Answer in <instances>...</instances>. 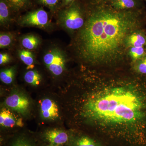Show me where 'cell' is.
<instances>
[{
	"instance_id": "603a6c76",
	"label": "cell",
	"mask_w": 146,
	"mask_h": 146,
	"mask_svg": "<svg viewBox=\"0 0 146 146\" xmlns=\"http://www.w3.org/2000/svg\"><path fill=\"white\" fill-rule=\"evenodd\" d=\"M11 146H33L29 142L24 139H18Z\"/></svg>"
},
{
	"instance_id": "7a4b0ae2",
	"label": "cell",
	"mask_w": 146,
	"mask_h": 146,
	"mask_svg": "<svg viewBox=\"0 0 146 146\" xmlns=\"http://www.w3.org/2000/svg\"><path fill=\"white\" fill-rule=\"evenodd\" d=\"M86 8L83 26L76 38V52L87 63H105L119 57L138 26L139 13L118 10L102 1Z\"/></svg>"
},
{
	"instance_id": "cb8c5ba5",
	"label": "cell",
	"mask_w": 146,
	"mask_h": 146,
	"mask_svg": "<svg viewBox=\"0 0 146 146\" xmlns=\"http://www.w3.org/2000/svg\"><path fill=\"white\" fill-rule=\"evenodd\" d=\"M10 60V56L7 54H0V64L1 65L8 63Z\"/></svg>"
},
{
	"instance_id": "9c48e42d",
	"label": "cell",
	"mask_w": 146,
	"mask_h": 146,
	"mask_svg": "<svg viewBox=\"0 0 146 146\" xmlns=\"http://www.w3.org/2000/svg\"><path fill=\"white\" fill-rule=\"evenodd\" d=\"M71 146H108L94 137L87 135H79L73 138Z\"/></svg>"
},
{
	"instance_id": "d4e9b609",
	"label": "cell",
	"mask_w": 146,
	"mask_h": 146,
	"mask_svg": "<svg viewBox=\"0 0 146 146\" xmlns=\"http://www.w3.org/2000/svg\"><path fill=\"white\" fill-rule=\"evenodd\" d=\"M75 1V0H63L61 9L70 5Z\"/></svg>"
},
{
	"instance_id": "e0dca14e",
	"label": "cell",
	"mask_w": 146,
	"mask_h": 146,
	"mask_svg": "<svg viewBox=\"0 0 146 146\" xmlns=\"http://www.w3.org/2000/svg\"><path fill=\"white\" fill-rule=\"evenodd\" d=\"M24 79L27 83L33 86H37L40 84L42 77L36 71L30 70L26 73Z\"/></svg>"
},
{
	"instance_id": "44dd1931",
	"label": "cell",
	"mask_w": 146,
	"mask_h": 146,
	"mask_svg": "<svg viewBox=\"0 0 146 146\" xmlns=\"http://www.w3.org/2000/svg\"><path fill=\"white\" fill-rule=\"evenodd\" d=\"M129 54L133 60H136L143 57L145 50L143 47H131Z\"/></svg>"
},
{
	"instance_id": "d6986e66",
	"label": "cell",
	"mask_w": 146,
	"mask_h": 146,
	"mask_svg": "<svg viewBox=\"0 0 146 146\" xmlns=\"http://www.w3.org/2000/svg\"><path fill=\"white\" fill-rule=\"evenodd\" d=\"M19 56L21 60L29 67L32 66L34 63V56L28 50H23L20 51Z\"/></svg>"
},
{
	"instance_id": "6da1fadb",
	"label": "cell",
	"mask_w": 146,
	"mask_h": 146,
	"mask_svg": "<svg viewBox=\"0 0 146 146\" xmlns=\"http://www.w3.org/2000/svg\"><path fill=\"white\" fill-rule=\"evenodd\" d=\"M80 119L108 146H146V83H99L86 91Z\"/></svg>"
},
{
	"instance_id": "277c9868",
	"label": "cell",
	"mask_w": 146,
	"mask_h": 146,
	"mask_svg": "<svg viewBox=\"0 0 146 146\" xmlns=\"http://www.w3.org/2000/svg\"><path fill=\"white\" fill-rule=\"evenodd\" d=\"M43 61L48 70L54 76L61 75L65 71L66 54L59 48L54 47L48 50L44 55Z\"/></svg>"
},
{
	"instance_id": "ffe728a7",
	"label": "cell",
	"mask_w": 146,
	"mask_h": 146,
	"mask_svg": "<svg viewBox=\"0 0 146 146\" xmlns=\"http://www.w3.org/2000/svg\"><path fill=\"white\" fill-rule=\"evenodd\" d=\"M13 36L9 33H1L0 35L1 48L9 46L13 41Z\"/></svg>"
},
{
	"instance_id": "7402d4cb",
	"label": "cell",
	"mask_w": 146,
	"mask_h": 146,
	"mask_svg": "<svg viewBox=\"0 0 146 146\" xmlns=\"http://www.w3.org/2000/svg\"><path fill=\"white\" fill-rule=\"evenodd\" d=\"M137 69L139 73L146 74V57L142 59L138 64Z\"/></svg>"
},
{
	"instance_id": "3957f363",
	"label": "cell",
	"mask_w": 146,
	"mask_h": 146,
	"mask_svg": "<svg viewBox=\"0 0 146 146\" xmlns=\"http://www.w3.org/2000/svg\"><path fill=\"white\" fill-rule=\"evenodd\" d=\"M57 13L60 26L68 30H76L80 29L84 25L86 8L75 0L70 5L60 9Z\"/></svg>"
},
{
	"instance_id": "5b68a950",
	"label": "cell",
	"mask_w": 146,
	"mask_h": 146,
	"mask_svg": "<svg viewBox=\"0 0 146 146\" xmlns=\"http://www.w3.org/2000/svg\"><path fill=\"white\" fill-rule=\"evenodd\" d=\"M49 23L48 14L42 7L28 11L19 20V23L22 26L43 29L48 26Z\"/></svg>"
},
{
	"instance_id": "7c38bea8",
	"label": "cell",
	"mask_w": 146,
	"mask_h": 146,
	"mask_svg": "<svg viewBox=\"0 0 146 146\" xmlns=\"http://www.w3.org/2000/svg\"><path fill=\"white\" fill-rule=\"evenodd\" d=\"M16 120L13 113L6 108H3L0 112V124L6 127H12L15 125Z\"/></svg>"
},
{
	"instance_id": "8992f818",
	"label": "cell",
	"mask_w": 146,
	"mask_h": 146,
	"mask_svg": "<svg viewBox=\"0 0 146 146\" xmlns=\"http://www.w3.org/2000/svg\"><path fill=\"white\" fill-rule=\"evenodd\" d=\"M5 103L7 106L18 113L25 115L30 107L29 100L23 95L14 94L7 98Z\"/></svg>"
},
{
	"instance_id": "484cf974",
	"label": "cell",
	"mask_w": 146,
	"mask_h": 146,
	"mask_svg": "<svg viewBox=\"0 0 146 146\" xmlns=\"http://www.w3.org/2000/svg\"><path fill=\"white\" fill-rule=\"evenodd\" d=\"M46 146H61L60 145H53V144H50L49 145Z\"/></svg>"
},
{
	"instance_id": "30bf717a",
	"label": "cell",
	"mask_w": 146,
	"mask_h": 146,
	"mask_svg": "<svg viewBox=\"0 0 146 146\" xmlns=\"http://www.w3.org/2000/svg\"><path fill=\"white\" fill-rule=\"evenodd\" d=\"M13 11L7 0H0V23L1 26L8 25L11 19Z\"/></svg>"
},
{
	"instance_id": "4fadbf2b",
	"label": "cell",
	"mask_w": 146,
	"mask_h": 146,
	"mask_svg": "<svg viewBox=\"0 0 146 146\" xmlns=\"http://www.w3.org/2000/svg\"><path fill=\"white\" fill-rule=\"evenodd\" d=\"M146 44V38L140 33H133L128 37L127 44L132 47H142Z\"/></svg>"
},
{
	"instance_id": "4316f807",
	"label": "cell",
	"mask_w": 146,
	"mask_h": 146,
	"mask_svg": "<svg viewBox=\"0 0 146 146\" xmlns=\"http://www.w3.org/2000/svg\"><path fill=\"white\" fill-rule=\"evenodd\" d=\"M105 1H111V2H113L115 1H117V0H104Z\"/></svg>"
},
{
	"instance_id": "9a60e30c",
	"label": "cell",
	"mask_w": 146,
	"mask_h": 146,
	"mask_svg": "<svg viewBox=\"0 0 146 146\" xmlns=\"http://www.w3.org/2000/svg\"><path fill=\"white\" fill-rule=\"evenodd\" d=\"M37 4L46 7L52 13H57L61 9L63 0H35Z\"/></svg>"
},
{
	"instance_id": "8fae6325",
	"label": "cell",
	"mask_w": 146,
	"mask_h": 146,
	"mask_svg": "<svg viewBox=\"0 0 146 146\" xmlns=\"http://www.w3.org/2000/svg\"><path fill=\"white\" fill-rule=\"evenodd\" d=\"M13 12L18 13L31 8L33 5L31 0H7Z\"/></svg>"
},
{
	"instance_id": "5bb4252c",
	"label": "cell",
	"mask_w": 146,
	"mask_h": 146,
	"mask_svg": "<svg viewBox=\"0 0 146 146\" xmlns=\"http://www.w3.org/2000/svg\"><path fill=\"white\" fill-rule=\"evenodd\" d=\"M40 43L39 38L37 36L33 35L25 36L21 40L22 46L26 49L29 50L36 48Z\"/></svg>"
},
{
	"instance_id": "52a82bcc",
	"label": "cell",
	"mask_w": 146,
	"mask_h": 146,
	"mask_svg": "<svg viewBox=\"0 0 146 146\" xmlns=\"http://www.w3.org/2000/svg\"><path fill=\"white\" fill-rule=\"evenodd\" d=\"M44 137L50 144L60 145L68 143L70 138L66 131L57 129L47 131Z\"/></svg>"
},
{
	"instance_id": "ac0fdd59",
	"label": "cell",
	"mask_w": 146,
	"mask_h": 146,
	"mask_svg": "<svg viewBox=\"0 0 146 146\" xmlns=\"http://www.w3.org/2000/svg\"><path fill=\"white\" fill-rule=\"evenodd\" d=\"M15 75V70L13 68L1 71L0 79L2 82L6 84H9L12 82Z\"/></svg>"
},
{
	"instance_id": "ba28073f",
	"label": "cell",
	"mask_w": 146,
	"mask_h": 146,
	"mask_svg": "<svg viewBox=\"0 0 146 146\" xmlns=\"http://www.w3.org/2000/svg\"><path fill=\"white\" fill-rule=\"evenodd\" d=\"M41 115L45 119L54 120L59 117L57 105L49 99H45L40 103Z\"/></svg>"
},
{
	"instance_id": "2e32d148",
	"label": "cell",
	"mask_w": 146,
	"mask_h": 146,
	"mask_svg": "<svg viewBox=\"0 0 146 146\" xmlns=\"http://www.w3.org/2000/svg\"><path fill=\"white\" fill-rule=\"evenodd\" d=\"M135 0H117L111 3L112 7L118 10H128L136 7Z\"/></svg>"
}]
</instances>
